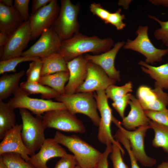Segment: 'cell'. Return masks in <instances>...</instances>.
I'll return each instance as SVG.
<instances>
[{
	"mask_svg": "<svg viewBox=\"0 0 168 168\" xmlns=\"http://www.w3.org/2000/svg\"><path fill=\"white\" fill-rule=\"evenodd\" d=\"M120 148L115 144H112V150L110 154L114 168H128L123 160Z\"/></svg>",
	"mask_w": 168,
	"mask_h": 168,
	"instance_id": "cell-35",
	"label": "cell"
},
{
	"mask_svg": "<svg viewBox=\"0 0 168 168\" xmlns=\"http://www.w3.org/2000/svg\"><path fill=\"white\" fill-rule=\"evenodd\" d=\"M54 139L74 156L77 166L81 168H96L103 153L75 135L68 136L56 131Z\"/></svg>",
	"mask_w": 168,
	"mask_h": 168,
	"instance_id": "cell-2",
	"label": "cell"
},
{
	"mask_svg": "<svg viewBox=\"0 0 168 168\" xmlns=\"http://www.w3.org/2000/svg\"><path fill=\"white\" fill-rule=\"evenodd\" d=\"M69 78L68 71H62L41 76L39 83L48 86L60 95L65 94L66 83Z\"/></svg>",
	"mask_w": 168,
	"mask_h": 168,
	"instance_id": "cell-25",
	"label": "cell"
},
{
	"mask_svg": "<svg viewBox=\"0 0 168 168\" xmlns=\"http://www.w3.org/2000/svg\"><path fill=\"white\" fill-rule=\"evenodd\" d=\"M156 168H168V161L163 162Z\"/></svg>",
	"mask_w": 168,
	"mask_h": 168,
	"instance_id": "cell-48",
	"label": "cell"
},
{
	"mask_svg": "<svg viewBox=\"0 0 168 168\" xmlns=\"http://www.w3.org/2000/svg\"><path fill=\"white\" fill-rule=\"evenodd\" d=\"M77 166L74 156L67 153L61 157L56 164L54 168H75Z\"/></svg>",
	"mask_w": 168,
	"mask_h": 168,
	"instance_id": "cell-39",
	"label": "cell"
},
{
	"mask_svg": "<svg viewBox=\"0 0 168 168\" xmlns=\"http://www.w3.org/2000/svg\"><path fill=\"white\" fill-rule=\"evenodd\" d=\"M24 22L14 7L0 3V32L10 35Z\"/></svg>",
	"mask_w": 168,
	"mask_h": 168,
	"instance_id": "cell-21",
	"label": "cell"
},
{
	"mask_svg": "<svg viewBox=\"0 0 168 168\" xmlns=\"http://www.w3.org/2000/svg\"><path fill=\"white\" fill-rule=\"evenodd\" d=\"M147 116L152 121L168 126V110L160 111L144 110Z\"/></svg>",
	"mask_w": 168,
	"mask_h": 168,
	"instance_id": "cell-34",
	"label": "cell"
},
{
	"mask_svg": "<svg viewBox=\"0 0 168 168\" xmlns=\"http://www.w3.org/2000/svg\"><path fill=\"white\" fill-rule=\"evenodd\" d=\"M29 0H15L13 7L17 11L23 21L28 20L30 18L29 13Z\"/></svg>",
	"mask_w": 168,
	"mask_h": 168,
	"instance_id": "cell-37",
	"label": "cell"
},
{
	"mask_svg": "<svg viewBox=\"0 0 168 168\" xmlns=\"http://www.w3.org/2000/svg\"><path fill=\"white\" fill-rule=\"evenodd\" d=\"M114 43L111 38L88 36L79 32L69 39L62 41L59 53L68 62L84 54H100L106 52L113 47Z\"/></svg>",
	"mask_w": 168,
	"mask_h": 168,
	"instance_id": "cell-1",
	"label": "cell"
},
{
	"mask_svg": "<svg viewBox=\"0 0 168 168\" xmlns=\"http://www.w3.org/2000/svg\"><path fill=\"white\" fill-rule=\"evenodd\" d=\"M149 2L155 5H161L162 6L168 7V0H151Z\"/></svg>",
	"mask_w": 168,
	"mask_h": 168,
	"instance_id": "cell-45",
	"label": "cell"
},
{
	"mask_svg": "<svg viewBox=\"0 0 168 168\" xmlns=\"http://www.w3.org/2000/svg\"><path fill=\"white\" fill-rule=\"evenodd\" d=\"M20 86L30 95L40 94L42 99L49 100L55 98L60 94L57 91L39 82L33 83L27 81L20 83Z\"/></svg>",
	"mask_w": 168,
	"mask_h": 168,
	"instance_id": "cell-27",
	"label": "cell"
},
{
	"mask_svg": "<svg viewBox=\"0 0 168 168\" xmlns=\"http://www.w3.org/2000/svg\"><path fill=\"white\" fill-rule=\"evenodd\" d=\"M41 118L47 128L81 134L86 131L82 122L67 109L48 111Z\"/></svg>",
	"mask_w": 168,
	"mask_h": 168,
	"instance_id": "cell-9",
	"label": "cell"
},
{
	"mask_svg": "<svg viewBox=\"0 0 168 168\" xmlns=\"http://www.w3.org/2000/svg\"><path fill=\"white\" fill-rule=\"evenodd\" d=\"M130 2V1L120 0L118 2V4L122 6L124 8L127 9Z\"/></svg>",
	"mask_w": 168,
	"mask_h": 168,
	"instance_id": "cell-47",
	"label": "cell"
},
{
	"mask_svg": "<svg viewBox=\"0 0 168 168\" xmlns=\"http://www.w3.org/2000/svg\"><path fill=\"white\" fill-rule=\"evenodd\" d=\"M80 9L79 3L70 0H62L58 15L52 27L62 41L72 37L79 32L77 18Z\"/></svg>",
	"mask_w": 168,
	"mask_h": 168,
	"instance_id": "cell-5",
	"label": "cell"
},
{
	"mask_svg": "<svg viewBox=\"0 0 168 168\" xmlns=\"http://www.w3.org/2000/svg\"><path fill=\"white\" fill-rule=\"evenodd\" d=\"M89 8L90 11L94 15L98 16L105 23L111 13L104 8L100 3L95 2L91 3Z\"/></svg>",
	"mask_w": 168,
	"mask_h": 168,
	"instance_id": "cell-40",
	"label": "cell"
},
{
	"mask_svg": "<svg viewBox=\"0 0 168 168\" xmlns=\"http://www.w3.org/2000/svg\"><path fill=\"white\" fill-rule=\"evenodd\" d=\"M121 9H119L115 12L110 13L105 24H110L114 26L117 30H122L126 26L123 21L125 19V16L121 13Z\"/></svg>",
	"mask_w": 168,
	"mask_h": 168,
	"instance_id": "cell-36",
	"label": "cell"
},
{
	"mask_svg": "<svg viewBox=\"0 0 168 168\" xmlns=\"http://www.w3.org/2000/svg\"><path fill=\"white\" fill-rule=\"evenodd\" d=\"M88 61L84 56L82 55L67 62L69 78L65 87V94L76 93L83 83L87 76Z\"/></svg>",
	"mask_w": 168,
	"mask_h": 168,
	"instance_id": "cell-18",
	"label": "cell"
},
{
	"mask_svg": "<svg viewBox=\"0 0 168 168\" xmlns=\"http://www.w3.org/2000/svg\"><path fill=\"white\" fill-rule=\"evenodd\" d=\"M42 66V63L40 58L32 61L26 72L27 81L33 83L39 82L41 77Z\"/></svg>",
	"mask_w": 168,
	"mask_h": 168,
	"instance_id": "cell-32",
	"label": "cell"
},
{
	"mask_svg": "<svg viewBox=\"0 0 168 168\" xmlns=\"http://www.w3.org/2000/svg\"><path fill=\"white\" fill-rule=\"evenodd\" d=\"M14 110L7 103L0 101V139L16 125Z\"/></svg>",
	"mask_w": 168,
	"mask_h": 168,
	"instance_id": "cell-26",
	"label": "cell"
},
{
	"mask_svg": "<svg viewBox=\"0 0 168 168\" xmlns=\"http://www.w3.org/2000/svg\"><path fill=\"white\" fill-rule=\"evenodd\" d=\"M148 16L157 22L160 26V28L155 30L154 37L157 40L161 41L166 46L168 47V21H161L154 16L148 15Z\"/></svg>",
	"mask_w": 168,
	"mask_h": 168,
	"instance_id": "cell-33",
	"label": "cell"
},
{
	"mask_svg": "<svg viewBox=\"0 0 168 168\" xmlns=\"http://www.w3.org/2000/svg\"><path fill=\"white\" fill-rule=\"evenodd\" d=\"M131 95L130 93H128L121 98L113 101L112 104V106L122 119L124 117L125 110L128 104V101Z\"/></svg>",
	"mask_w": 168,
	"mask_h": 168,
	"instance_id": "cell-38",
	"label": "cell"
},
{
	"mask_svg": "<svg viewBox=\"0 0 168 168\" xmlns=\"http://www.w3.org/2000/svg\"><path fill=\"white\" fill-rule=\"evenodd\" d=\"M62 103L72 114L80 113L88 117L96 126H98L100 117L97 111L96 100L93 92L59 95L55 98Z\"/></svg>",
	"mask_w": 168,
	"mask_h": 168,
	"instance_id": "cell-4",
	"label": "cell"
},
{
	"mask_svg": "<svg viewBox=\"0 0 168 168\" xmlns=\"http://www.w3.org/2000/svg\"><path fill=\"white\" fill-rule=\"evenodd\" d=\"M137 95L144 110H162L166 109L168 105V94L160 88L152 89L147 86L142 85L138 88Z\"/></svg>",
	"mask_w": 168,
	"mask_h": 168,
	"instance_id": "cell-15",
	"label": "cell"
},
{
	"mask_svg": "<svg viewBox=\"0 0 168 168\" xmlns=\"http://www.w3.org/2000/svg\"><path fill=\"white\" fill-rule=\"evenodd\" d=\"M126 150L130 159L131 168H140L137 163V160L134 157L131 149L129 143H125L124 145Z\"/></svg>",
	"mask_w": 168,
	"mask_h": 168,
	"instance_id": "cell-43",
	"label": "cell"
},
{
	"mask_svg": "<svg viewBox=\"0 0 168 168\" xmlns=\"http://www.w3.org/2000/svg\"><path fill=\"white\" fill-rule=\"evenodd\" d=\"M132 84L129 82L122 86L111 85L105 90V93L108 98L114 101L132 92Z\"/></svg>",
	"mask_w": 168,
	"mask_h": 168,
	"instance_id": "cell-30",
	"label": "cell"
},
{
	"mask_svg": "<svg viewBox=\"0 0 168 168\" xmlns=\"http://www.w3.org/2000/svg\"><path fill=\"white\" fill-rule=\"evenodd\" d=\"M19 110L22 122L21 138L32 156L40 150L45 141L44 131L47 128L41 116L35 117L25 109Z\"/></svg>",
	"mask_w": 168,
	"mask_h": 168,
	"instance_id": "cell-3",
	"label": "cell"
},
{
	"mask_svg": "<svg viewBox=\"0 0 168 168\" xmlns=\"http://www.w3.org/2000/svg\"><path fill=\"white\" fill-rule=\"evenodd\" d=\"M113 122L128 140L131 150L137 161L146 167H152L156 163V160L146 154L144 148V138L149 125L139 127L134 131L127 130L123 127L120 121L114 116Z\"/></svg>",
	"mask_w": 168,
	"mask_h": 168,
	"instance_id": "cell-10",
	"label": "cell"
},
{
	"mask_svg": "<svg viewBox=\"0 0 168 168\" xmlns=\"http://www.w3.org/2000/svg\"><path fill=\"white\" fill-rule=\"evenodd\" d=\"M148 28L147 26H139L136 37L133 40L128 39L123 47L141 54L145 57L146 63L152 65L162 60L163 57L168 54V49H159L153 45L148 36Z\"/></svg>",
	"mask_w": 168,
	"mask_h": 168,
	"instance_id": "cell-7",
	"label": "cell"
},
{
	"mask_svg": "<svg viewBox=\"0 0 168 168\" xmlns=\"http://www.w3.org/2000/svg\"><path fill=\"white\" fill-rule=\"evenodd\" d=\"M10 35L0 32V53L7 43Z\"/></svg>",
	"mask_w": 168,
	"mask_h": 168,
	"instance_id": "cell-44",
	"label": "cell"
},
{
	"mask_svg": "<svg viewBox=\"0 0 168 168\" xmlns=\"http://www.w3.org/2000/svg\"><path fill=\"white\" fill-rule=\"evenodd\" d=\"M22 124H16L5 135L0 143V156L6 153H15L20 155L28 162L31 156L30 152L24 145L21 136Z\"/></svg>",
	"mask_w": 168,
	"mask_h": 168,
	"instance_id": "cell-17",
	"label": "cell"
},
{
	"mask_svg": "<svg viewBox=\"0 0 168 168\" xmlns=\"http://www.w3.org/2000/svg\"><path fill=\"white\" fill-rule=\"evenodd\" d=\"M94 96L100 115L98 126V140L106 146L113 144L117 145L120 149L123 156L125 154L124 150L119 142L114 139L111 133L110 127L114 116L108 103V98L105 94V90L97 91L96 93L94 94Z\"/></svg>",
	"mask_w": 168,
	"mask_h": 168,
	"instance_id": "cell-8",
	"label": "cell"
},
{
	"mask_svg": "<svg viewBox=\"0 0 168 168\" xmlns=\"http://www.w3.org/2000/svg\"><path fill=\"white\" fill-rule=\"evenodd\" d=\"M0 158L9 168H36L17 153H5L0 156Z\"/></svg>",
	"mask_w": 168,
	"mask_h": 168,
	"instance_id": "cell-29",
	"label": "cell"
},
{
	"mask_svg": "<svg viewBox=\"0 0 168 168\" xmlns=\"http://www.w3.org/2000/svg\"><path fill=\"white\" fill-rule=\"evenodd\" d=\"M31 33L29 19L11 34L0 53L1 61L21 56L23 50L31 40Z\"/></svg>",
	"mask_w": 168,
	"mask_h": 168,
	"instance_id": "cell-11",
	"label": "cell"
},
{
	"mask_svg": "<svg viewBox=\"0 0 168 168\" xmlns=\"http://www.w3.org/2000/svg\"><path fill=\"white\" fill-rule=\"evenodd\" d=\"M128 104L130 110L128 115L122 119L120 122L122 126L130 131L140 127L149 126L151 120L146 115L138 99L132 95Z\"/></svg>",
	"mask_w": 168,
	"mask_h": 168,
	"instance_id": "cell-20",
	"label": "cell"
},
{
	"mask_svg": "<svg viewBox=\"0 0 168 168\" xmlns=\"http://www.w3.org/2000/svg\"><path fill=\"white\" fill-rule=\"evenodd\" d=\"M0 168H9L0 158Z\"/></svg>",
	"mask_w": 168,
	"mask_h": 168,
	"instance_id": "cell-49",
	"label": "cell"
},
{
	"mask_svg": "<svg viewBox=\"0 0 168 168\" xmlns=\"http://www.w3.org/2000/svg\"><path fill=\"white\" fill-rule=\"evenodd\" d=\"M26 73L24 70L8 74H4L0 77V101L5 100L15 93L19 88V82Z\"/></svg>",
	"mask_w": 168,
	"mask_h": 168,
	"instance_id": "cell-23",
	"label": "cell"
},
{
	"mask_svg": "<svg viewBox=\"0 0 168 168\" xmlns=\"http://www.w3.org/2000/svg\"><path fill=\"white\" fill-rule=\"evenodd\" d=\"M42 66L41 76L62 71H68L67 62L59 53L40 58Z\"/></svg>",
	"mask_w": 168,
	"mask_h": 168,
	"instance_id": "cell-24",
	"label": "cell"
},
{
	"mask_svg": "<svg viewBox=\"0 0 168 168\" xmlns=\"http://www.w3.org/2000/svg\"><path fill=\"white\" fill-rule=\"evenodd\" d=\"M62 40L51 27L45 30L38 40L21 56L42 58L59 53Z\"/></svg>",
	"mask_w": 168,
	"mask_h": 168,
	"instance_id": "cell-12",
	"label": "cell"
},
{
	"mask_svg": "<svg viewBox=\"0 0 168 168\" xmlns=\"http://www.w3.org/2000/svg\"><path fill=\"white\" fill-rule=\"evenodd\" d=\"M75 168H81V167H80L78 166H77Z\"/></svg>",
	"mask_w": 168,
	"mask_h": 168,
	"instance_id": "cell-50",
	"label": "cell"
},
{
	"mask_svg": "<svg viewBox=\"0 0 168 168\" xmlns=\"http://www.w3.org/2000/svg\"><path fill=\"white\" fill-rule=\"evenodd\" d=\"M149 125L154 132L152 145L156 147L162 148L168 154V126L152 120Z\"/></svg>",
	"mask_w": 168,
	"mask_h": 168,
	"instance_id": "cell-28",
	"label": "cell"
},
{
	"mask_svg": "<svg viewBox=\"0 0 168 168\" xmlns=\"http://www.w3.org/2000/svg\"><path fill=\"white\" fill-rule=\"evenodd\" d=\"M125 43L124 41L118 42L106 52L94 55L86 54L84 57L88 61L100 66L110 78L116 81H120V72L115 67L114 61L118 52L123 47Z\"/></svg>",
	"mask_w": 168,
	"mask_h": 168,
	"instance_id": "cell-16",
	"label": "cell"
},
{
	"mask_svg": "<svg viewBox=\"0 0 168 168\" xmlns=\"http://www.w3.org/2000/svg\"><path fill=\"white\" fill-rule=\"evenodd\" d=\"M142 70L155 81V88L168 89V63L155 67L141 61L138 63Z\"/></svg>",
	"mask_w": 168,
	"mask_h": 168,
	"instance_id": "cell-22",
	"label": "cell"
},
{
	"mask_svg": "<svg viewBox=\"0 0 168 168\" xmlns=\"http://www.w3.org/2000/svg\"><path fill=\"white\" fill-rule=\"evenodd\" d=\"M12 0H0V3L9 7H13Z\"/></svg>",
	"mask_w": 168,
	"mask_h": 168,
	"instance_id": "cell-46",
	"label": "cell"
},
{
	"mask_svg": "<svg viewBox=\"0 0 168 168\" xmlns=\"http://www.w3.org/2000/svg\"><path fill=\"white\" fill-rule=\"evenodd\" d=\"M20 86L13 94V96L7 102L14 109H25L38 116L52 110L66 109L63 104L58 101L42 99L32 98Z\"/></svg>",
	"mask_w": 168,
	"mask_h": 168,
	"instance_id": "cell-6",
	"label": "cell"
},
{
	"mask_svg": "<svg viewBox=\"0 0 168 168\" xmlns=\"http://www.w3.org/2000/svg\"><path fill=\"white\" fill-rule=\"evenodd\" d=\"M112 144L106 146V148L103 153L102 156L96 168H109L108 157L112 150Z\"/></svg>",
	"mask_w": 168,
	"mask_h": 168,
	"instance_id": "cell-41",
	"label": "cell"
},
{
	"mask_svg": "<svg viewBox=\"0 0 168 168\" xmlns=\"http://www.w3.org/2000/svg\"><path fill=\"white\" fill-rule=\"evenodd\" d=\"M116 82L110 78L100 66L89 61L86 78L76 93L105 90L110 86L114 84Z\"/></svg>",
	"mask_w": 168,
	"mask_h": 168,
	"instance_id": "cell-14",
	"label": "cell"
},
{
	"mask_svg": "<svg viewBox=\"0 0 168 168\" xmlns=\"http://www.w3.org/2000/svg\"><path fill=\"white\" fill-rule=\"evenodd\" d=\"M52 0H33L32 1V14L48 4Z\"/></svg>",
	"mask_w": 168,
	"mask_h": 168,
	"instance_id": "cell-42",
	"label": "cell"
},
{
	"mask_svg": "<svg viewBox=\"0 0 168 168\" xmlns=\"http://www.w3.org/2000/svg\"><path fill=\"white\" fill-rule=\"evenodd\" d=\"M58 1L52 0L47 5L30 16L31 40L41 35L46 30L51 28L57 17L59 11Z\"/></svg>",
	"mask_w": 168,
	"mask_h": 168,
	"instance_id": "cell-13",
	"label": "cell"
},
{
	"mask_svg": "<svg viewBox=\"0 0 168 168\" xmlns=\"http://www.w3.org/2000/svg\"><path fill=\"white\" fill-rule=\"evenodd\" d=\"M40 59L38 58H31L24 56H19L0 61V74L8 72H15L17 65L22 62L32 61Z\"/></svg>",
	"mask_w": 168,
	"mask_h": 168,
	"instance_id": "cell-31",
	"label": "cell"
},
{
	"mask_svg": "<svg viewBox=\"0 0 168 168\" xmlns=\"http://www.w3.org/2000/svg\"><path fill=\"white\" fill-rule=\"evenodd\" d=\"M67 153L54 138L46 139L39 152L30 157L28 162L36 168H49L48 161L52 158L61 157Z\"/></svg>",
	"mask_w": 168,
	"mask_h": 168,
	"instance_id": "cell-19",
	"label": "cell"
}]
</instances>
